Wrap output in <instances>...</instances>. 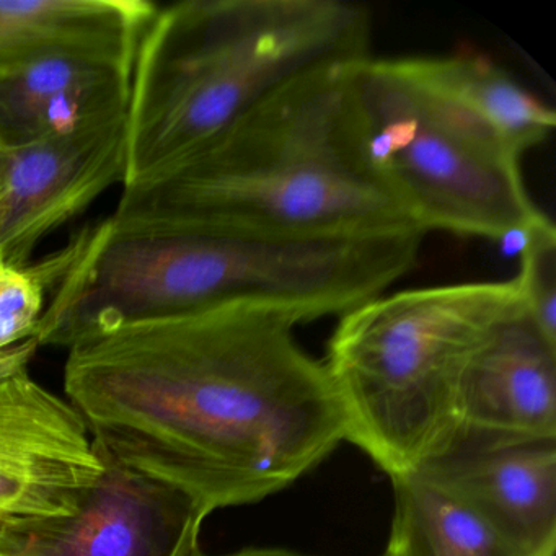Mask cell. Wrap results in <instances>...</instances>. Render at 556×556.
I'll return each mask as SVG.
<instances>
[{"instance_id":"6da1fadb","label":"cell","mask_w":556,"mask_h":556,"mask_svg":"<svg viewBox=\"0 0 556 556\" xmlns=\"http://www.w3.org/2000/svg\"><path fill=\"white\" fill-rule=\"evenodd\" d=\"M299 325L226 305L93 328L67 348L64 390L126 467L210 514L260 503L346 441L343 406Z\"/></svg>"},{"instance_id":"7a4b0ae2","label":"cell","mask_w":556,"mask_h":556,"mask_svg":"<svg viewBox=\"0 0 556 556\" xmlns=\"http://www.w3.org/2000/svg\"><path fill=\"white\" fill-rule=\"evenodd\" d=\"M356 63L286 80L180 167L123 190L110 223L123 232L275 239L419 230L370 162L354 96Z\"/></svg>"},{"instance_id":"3957f363","label":"cell","mask_w":556,"mask_h":556,"mask_svg":"<svg viewBox=\"0 0 556 556\" xmlns=\"http://www.w3.org/2000/svg\"><path fill=\"white\" fill-rule=\"evenodd\" d=\"M425 233L275 239L247 233H136L109 219L38 265L40 346L93 328L200 308L250 305L299 324L341 317L415 268Z\"/></svg>"},{"instance_id":"277c9868","label":"cell","mask_w":556,"mask_h":556,"mask_svg":"<svg viewBox=\"0 0 556 556\" xmlns=\"http://www.w3.org/2000/svg\"><path fill=\"white\" fill-rule=\"evenodd\" d=\"M372 14L350 0H185L136 53L123 190L180 167L286 80L370 56Z\"/></svg>"},{"instance_id":"5b68a950","label":"cell","mask_w":556,"mask_h":556,"mask_svg":"<svg viewBox=\"0 0 556 556\" xmlns=\"http://www.w3.org/2000/svg\"><path fill=\"white\" fill-rule=\"evenodd\" d=\"M526 307L516 279L383 292L341 315L321 361L346 441L390 478L415 473L458 431L475 351Z\"/></svg>"},{"instance_id":"8992f818","label":"cell","mask_w":556,"mask_h":556,"mask_svg":"<svg viewBox=\"0 0 556 556\" xmlns=\"http://www.w3.org/2000/svg\"><path fill=\"white\" fill-rule=\"evenodd\" d=\"M353 86L370 162L422 233L504 240L549 220L527 191L520 155L421 58H364Z\"/></svg>"},{"instance_id":"52a82bcc","label":"cell","mask_w":556,"mask_h":556,"mask_svg":"<svg viewBox=\"0 0 556 556\" xmlns=\"http://www.w3.org/2000/svg\"><path fill=\"white\" fill-rule=\"evenodd\" d=\"M96 447L103 471L76 513L0 523V556L193 555L210 510Z\"/></svg>"},{"instance_id":"ba28073f","label":"cell","mask_w":556,"mask_h":556,"mask_svg":"<svg viewBox=\"0 0 556 556\" xmlns=\"http://www.w3.org/2000/svg\"><path fill=\"white\" fill-rule=\"evenodd\" d=\"M102 471L71 403L28 370L0 380V523L71 516Z\"/></svg>"},{"instance_id":"9c48e42d","label":"cell","mask_w":556,"mask_h":556,"mask_svg":"<svg viewBox=\"0 0 556 556\" xmlns=\"http://www.w3.org/2000/svg\"><path fill=\"white\" fill-rule=\"evenodd\" d=\"M419 477L477 514L516 556H555L556 439L457 431Z\"/></svg>"},{"instance_id":"30bf717a","label":"cell","mask_w":556,"mask_h":556,"mask_svg":"<svg viewBox=\"0 0 556 556\" xmlns=\"http://www.w3.org/2000/svg\"><path fill=\"white\" fill-rule=\"evenodd\" d=\"M128 115L25 144H5L8 223L0 263L27 266L43 237L125 184Z\"/></svg>"},{"instance_id":"8fae6325","label":"cell","mask_w":556,"mask_h":556,"mask_svg":"<svg viewBox=\"0 0 556 556\" xmlns=\"http://www.w3.org/2000/svg\"><path fill=\"white\" fill-rule=\"evenodd\" d=\"M458 431L556 439V344L527 308L501 321L475 351L458 390Z\"/></svg>"},{"instance_id":"7c38bea8","label":"cell","mask_w":556,"mask_h":556,"mask_svg":"<svg viewBox=\"0 0 556 556\" xmlns=\"http://www.w3.org/2000/svg\"><path fill=\"white\" fill-rule=\"evenodd\" d=\"M136 58L63 56L0 84V141L25 144L128 115Z\"/></svg>"},{"instance_id":"4fadbf2b","label":"cell","mask_w":556,"mask_h":556,"mask_svg":"<svg viewBox=\"0 0 556 556\" xmlns=\"http://www.w3.org/2000/svg\"><path fill=\"white\" fill-rule=\"evenodd\" d=\"M148 0H0V84L63 56L136 58Z\"/></svg>"},{"instance_id":"5bb4252c","label":"cell","mask_w":556,"mask_h":556,"mask_svg":"<svg viewBox=\"0 0 556 556\" xmlns=\"http://www.w3.org/2000/svg\"><path fill=\"white\" fill-rule=\"evenodd\" d=\"M419 58L432 80L484 119L520 157L555 129V112L488 58Z\"/></svg>"},{"instance_id":"9a60e30c","label":"cell","mask_w":556,"mask_h":556,"mask_svg":"<svg viewBox=\"0 0 556 556\" xmlns=\"http://www.w3.org/2000/svg\"><path fill=\"white\" fill-rule=\"evenodd\" d=\"M392 483L387 556H516L477 514L418 473L393 477Z\"/></svg>"},{"instance_id":"2e32d148","label":"cell","mask_w":556,"mask_h":556,"mask_svg":"<svg viewBox=\"0 0 556 556\" xmlns=\"http://www.w3.org/2000/svg\"><path fill=\"white\" fill-rule=\"evenodd\" d=\"M517 288L536 327L556 344V229L552 219L523 236Z\"/></svg>"},{"instance_id":"e0dca14e","label":"cell","mask_w":556,"mask_h":556,"mask_svg":"<svg viewBox=\"0 0 556 556\" xmlns=\"http://www.w3.org/2000/svg\"><path fill=\"white\" fill-rule=\"evenodd\" d=\"M45 311V285L37 266L0 263V348L35 338Z\"/></svg>"},{"instance_id":"ac0fdd59","label":"cell","mask_w":556,"mask_h":556,"mask_svg":"<svg viewBox=\"0 0 556 556\" xmlns=\"http://www.w3.org/2000/svg\"><path fill=\"white\" fill-rule=\"evenodd\" d=\"M40 348L37 338H27L11 346L0 348V380L27 372L28 364Z\"/></svg>"},{"instance_id":"d6986e66","label":"cell","mask_w":556,"mask_h":556,"mask_svg":"<svg viewBox=\"0 0 556 556\" xmlns=\"http://www.w3.org/2000/svg\"><path fill=\"white\" fill-rule=\"evenodd\" d=\"M8 223V159L5 144L0 141V239Z\"/></svg>"},{"instance_id":"ffe728a7","label":"cell","mask_w":556,"mask_h":556,"mask_svg":"<svg viewBox=\"0 0 556 556\" xmlns=\"http://www.w3.org/2000/svg\"><path fill=\"white\" fill-rule=\"evenodd\" d=\"M191 556H210L206 553L201 552L200 548ZM220 556H314L307 555V553L294 552V549L288 548H243L239 552L229 553V555ZM380 556H387V553H382Z\"/></svg>"}]
</instances>
